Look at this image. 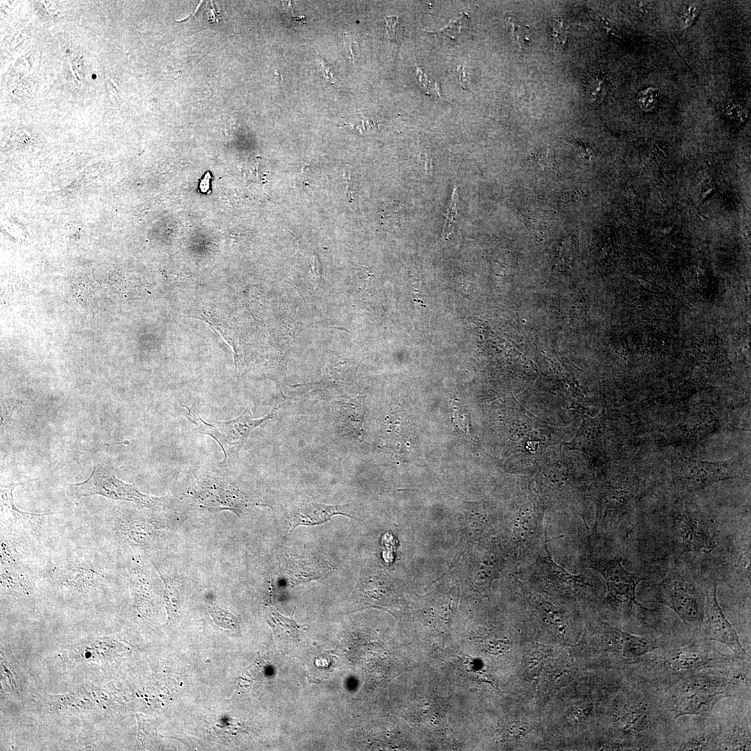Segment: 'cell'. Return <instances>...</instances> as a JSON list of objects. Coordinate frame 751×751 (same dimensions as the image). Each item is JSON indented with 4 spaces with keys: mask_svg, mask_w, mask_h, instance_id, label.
<instances>
[{
    "mask_svg": "<svg viewBox=\"0 0 751 751\" xmlns=\"http://www.w3.org/2000/svg\"><path fill=\"white\" fill-rule=\"evenodd\" d=\"M345 509V505H327L316 502L300 503L289 513V533L298 526H313L325 523L337 515L352 517Z\"/></svg>",
    "mask_w": 751,
    "mask_h": 751,
    "instance_id": "4fadbf2b",
    "label": "cell"
},
{
    "mask_svg": "<svg viewBox=\"0 0 751 751\" xmlns=\"http://www.w3.org/2000/svg\"><path fill=\"white\" fill-rule=\"evenodd\" d=\"M68 492L74 500L99 495L115 501L134 502L148 508L159 506L164 501L163 498L141 493L134 485L118 479L108 468L102 465H95L86 481L70 484Z\"/></svg>",
    "mask_w": 751,
    "mask_h": 751,
    "instance_id": "3957f363",
    "label": "cell"
},
{
    "mask_svg": "<svg viewBox=\"0 0 751 751\" xmlns=\"http://www.w3.org/2000/svg\"><path fill=\"white\" fill-rule=\"evenodd\" d=\"M344 41L348 52L349 53L352 59L355 60L356 54V48L355 47H356V45H357V44L353 40H352L348 35L344 36Z\"/></svg>",
    "mask_w": 751,
    "mask_h": 751,
    "instance_id": "e575fe53",
    "label": "cell"
},
{
    "mask_svg": "<svg viewBox=\"0 0 751 751\" xmlns=\"http://www.w3.org/2000/svg\"><path fill=\"white\" fill-rule=\"evenodd\" d=\"M467 18V15L464 13L458 18L450 20L449 24L440 30L429 33H442L451 39H454L461 32V28Z\"/></svg>",
    "mask_w": 751,
    "mask_h": 751,
    "instance_id": "1f68e13d",
    "label": "cell"
},
{
    "mask_svg": "<svg viewBox=\"0 0 751 751\" xmlns=\"http://www.w3.org/2000/svg\"><path fill=\"white\" fill-rule=\"evenodd\" d=\"M458 74H459V79L460 80V82H461V84H462V87L466 88V89L469 88L468 84H467L468 80H467V75L466 69L463 66H459L458 67Z\"/></svg>",
    "mask_w": 751,
    "mask_h": 751,
    "instance_id": "8d00e7d4",
    "label": "cell"
},
{
    "mask_svg": "<svg viewBox=\"0 0 751 751\" xmlns=\"http://www.w3.org/2000/svg\"><path fill=\"white\" fill-rule=\"evenodd\" d=\"M606 631L619 643L624 656L636 659L657 648L656 642L649 636L632 635L603 622Z\"/></svg>",
    "mask_w": 751,
    "mask_h": 751,
    "instance_id": "ac0fdd59",
    "label": "cell"
},
{
    "mask_svg": "<svg viewBox=\"0 0 751 751\" xmlns=\"http://www.w3.org/2000/svg\"><path fill=\"white\" fill-rule=\"evenodd\" d=\"M17 485L13 483L1 487V528L38 535V528L49 513H35L19 509L15 504L13 496Z\"/></svg>",
    "mask_w": 751,
    "mask_h": 751,
    "instance_id": "8fae6325",
    "label": "cell"
},
{
    "mask_svg": "<svg viewBox=\"0 0 751 751\" xmlns=\"http://www.w3.org/2000/svg\"><path fill=\"white\" fill-rule=\"evenodd\" d=\"M39 697L44 708L51 712H83L97 706L90 688L58 695L40 693Z\"/></svg>",
    "mask_w": 751,
    "mask_h": 751,
    "instance_id": "9a60e30c",
    "label": "cell"
},
{
    "mask_svg": "<svg viewBox=\"0 0 751 751\" xmlns=\"http://www.w3.org/2000/svg\"><path fill=\"white\" fill-rule=\"evenodd\" d=\"M547 552L546 555H539L535 563L533 574L536 581L559 591L575 592L591 588L592 585L583 574H570L565 568L556 564L548 550Z\"/></svg>",
    "mask_w": 751,
    "mask_h": 751,
    "instance_id": "30bf717a",
    "label": "cell"
},
{
    "mask_svg": "<svg viewBox=\"0 0 751 751\" xmlns=\"http://www.w3.org/2000/svg\"><path fill=\"white\" fill-rule=\"evenodd\" d=\"M38 536L1 528V565H30L41 553Z\"/></svg>",
    "mask_w": 751,
    "mask_h": 751,
    "instance_id": "9c48e42d",
    "label": "cell"
},
{
    "mask_svg": "<svg viewBox=\"0 0 751 751\" xmlns=\"http://www.w3.org/2000/svg\"><path fill=\"white\" fill-rule=\"evenodd\" d=\"M709 657L701 652L681 650L672 656L668 662L670 668L675 670H688L699 668L707 664Z\"/></svg>",
    "mask_w": 751,
    "mask_h": 751,
    "instance_id": "603a6c76",
    "label": "cell"
},
{
    "mask_svg": "<svg viewBox=\"0 0 751 751\" xmlns=\"http://www.w3.org/2000/svg\"><path fill=\"white\" fill-rule=\"evenodd\" d=\"M280 406L279 404L275 405L271 412L262 419H253L250 409L247 408L239 417L235 419L210 423L204 421L199 415L184 405L188 411L187 415L188 419L197 427L200 433L209 435L214 438L222 447L225 456L227 451H239L255 428L277 418Z\"/></svg>",
    "mask_w": 751,
    "mask_h": 751,
    "instance_id": "277c9868",
    "label": "cell"
},
{
    "mask_svg": "<svg viewBox=\"0 0 751 751\" xmlns=\"http://www.w3.org/2000/svg\"><path fill=\"white\" fill-rule=\"evenodd\" d=\"M207 606L211 616L216 624L229 630H239L238 619L233 614L220 608L211 602H207Z\"/></svg>",
    "mask_w": 751,
    "mask_h": 751,
    "instance_id": "4316f807",
    "label": "cell"
},
{
    "mask_svg": "<svg viewBox=\"0 0 751 751\" xmlns=\"http://www.w3.org/2000/svg\"><path fill=\"white\" fill-rule=\"evenodd\" d=\"M364 397L360 396L339 405V420L342 433L360 439L364 435Z\"/></svg>",
    "mask_w": 751,
    "mask_h": 751,
    "instance_id": "e0dca14e",
    "label": "cell"
},
{
    "mask_svg": "<svg viewBox=\"0 0 751 751\" xmlns=\"http://www.w3.org/2000/svg\"><path fill=\"white\" fill-rule=\"evenodd\" d=\"M656 601L673 610L688 625L704 621V600L699 586L687 574L670 572L656 586Z\"/></svg>",
    "mask_w": 751,
    "mask_h": 751,
    "instance_id": "7a4b0ae2",
    "label": "cell"
},
{
    "mask_svg": "<svg viewBox=\"0 0 751 751\" xmlns=\"http://www.w3.org/2000/svg\"><path fill=\"white\" fill-rule=\"evenodd\" d=\"M388 426L387 442L391 449L403 458L413 455L412 433L406 421L401 414L393 415Z\"/></svg>",
    "mask_w": 751,
    "mask_h": 751,
    "instance_id": "ffe728a7",
    "label": "cell"
},
{
    "mask_svg": "<svg viewBox=\"0 0 751 751\" xmlns=\"http://www.w3.org/2000/svg\"><path fill=\"white\" fill-rule=\"evenodd\" d=\"M210 179H211L210 173L207 172L205 175L204 177L202 179V181L200 183V190H201L202 192L206 193L209 189Z\"/></svg>",
    "mask_w": 751,
    "mask_h": 751,
    "instance_id": "74e56055",
    "label": "cell"
},
{
    "mask_svg": "<svg viewBox=\"0 0 751 751\" xmlns=\"http://www.w3.org/2000/svg\"><path fill=\"white\" fill-rule=\"evenodd\" d=\"M567 29L562 19L556 20L552 26V37L558 49H563L567 42Z\"/></svg>",
    "mask_w": 751,
    "mask_h": 751,
    "instance_id": "4dcf8cb0",
    "label": "cell"
},
{
    "mask_svg": "<svg viewBox=\"0 0 751 751\" xmlns=\"http://www.w3.org/2000/svg\"><path fill=\"white\" fill-rule=\"evenodd\" d=\"M523 591L526 597L529 599L531 604L537 609L547 623L556 626L563 624L565 622L564 615L556 606L540 595L529 592V590L525 586H523Z\"/></svg>",
    "mask_w": 751,
    "mask_h": 751,
    "instance_id": "7402d4cb",
    "label": "cell"
},
{
    "mask_svg": "<svg viewBox=\"0 0 751 751\" xmlns=\"http://www.w3.org/2000/svg\"><path fill=\"white\" fill-rule=\"evenodd\" d=\"M589 564V567L599 572L605 579L607 602L627 611L645 609L638 602L636 595V586L642 579L634 573L626 570L620 558L595 560Z\"/></svg>",
    "mask_w": 751,
    "mask_h": 751,
    "instance_id": "5b68a950",
    "label": "cell"
},
{
    "mask_svg": "<svg viewBox=\"0 0 751 751\" xmlns=\"http://www.w3.org/2000/svg\"><path fill=\"white\" fill-rule=\"evenodd\" d=\"M160 576L165 586L164 599L168 614L167 624H171L175 622L179 616V609L181 606L180 592L175 586V582L164 578L161 574H160Z\"/></svg>",
    "mask_w": 751,
    "mask_h": 751,
    "instance_id": "484cf974",
    "label": "cell"
},
{
    "mask_svg": "<svg viewBox=\"0 0 751 751\" xmlns=\"http://www.w3.org/2000/svg\"><path fill=\"white\" fill-rule=\"evenodd\" d=\"M609 88V82L602 74H593L588 76L585 86V95L592 104H598L606 97Z\"/></svg>",
    "mask_w": 751,
    "mask_h": 751,
    "instance_id": "d4e9b609",
    "label": "cell"
},
{
    "mask_svg": "<svg viewBox=\"0 0 751 751\" xmlns=\"http://www.w3.org/2000/svg\"><path fill=\"white\" fill-rule=\"evenodd\" d=\"M549 656L547 649L541 645H533L527 649L524 657V674L530 679L536 677Z\"/></svg>",
    "mask_w": 751,
    "mask_h": 751,
    "instance_id": "cb8c5ba5",
    "label": "cell"
},
{
    "mask_svg": "<svg viewBox=\"0 0 751 751\" xmlns=\"http://www.w3.org/2000/svg\"><path fill=\"white\" fill-rule=\"evenodd\" d=\"M1 695L19 698L24 688V679L19 665L10 649H1Z\"/></svg>",
    "mask_w": 751,
    "mask_h": 751,
    "instance_id": "2e32d148",
    "label": "cell"
},
{
    "mask_svg": "<svg viewBox=\"0 0 751 751\" xmlns=\"http://www.w3.org/2000/svg\"><path fill=\"white\" fill-rule=\"evenodd\" d=\"M660 97V93L654 88H649L640 91L638 95L637 101L639 106L645 111L653 109L657 104Z\"/></svg>",
    "mask_w": 751,
    "mask_h": 751,
    "instance_id": "f546056e",
    "label": "cell"
},
{
    "mask_svg": "<svg viewBox=\"0 0 751 751\" xmlns=\"http://www.w3.org/2000/svg\"><path fill=\"white\" fill-rule=\"evenodd\" d=\"M320 63L323 69L328 81L330 82L332 84H334L336 80L332 68L323 61H321Z\"/></svg>",
    "mask_w": 751,
    "mask_h": 751,
    "instance_id": "d590c367",
    "label": "cell"
},
{
    "mask_svg": "<svg viewBox=\"0 0 751 751\" xmlns=\"http://www.w3.org/2000/svg\"><path fill=\"white\" fill-rule=\"evenodd\" d=\"M720 694L705 684H695L686 686L676 698V714L681 716L705 712L720 699Z\"/></svg>",
    "mask_w": 751,
    "mask_h": 751,
    "instance_id": "5bb4252c",
    "label": "cell"
},
{
    "mask_svg": "<svg viewBox=\"0 0 751 751\" xmlns=\"http://www.w3.org/2000/svg\"><path fill=\"white\" fill-rule=\"evenodd\" d=\"M130 586L135 612L142 617L150 615L152 609V590L150 577L140 567H134L130 576Z\"/></svg>",
    "mask_w": 751,
    "mask_h": 751,
    "instance_id": "d6986e66",
    "label": "cell"
},
{
    "mask_svg": "<svg viewBox=\"0 0 751 751\" xmlns=\"http://www.w3.org/2000/svg\"><path fill=\"white\" fill-rule=\"evenodd\" d=\"M458 200L457 188L455 187L453 191L451 201L446 214V219L442 230V237L446 240L448 239L451 234L455 222L457 219Z\"/></svg>",
    "mask_w": 751,
    "mask_h": 751,
    "instance_id": "f1b7e54d",
    "label": "cell"
},
{
    "mask_svg": "<svg viewBox=\"0 0 751 751\" xmlns=\"http://www.w3.org/2000/svg\"><path fill=\"white\" fill-rule=\"evenodd\" d=\"M704 597V622L709 639L722 643L740 656H747L737 633L719 606L716 583L706 588Z\"/></svg>",
    "mask_w": 751,
    "mask_h": 751,
    "instance_id": "ba28073f",
    "label": "cell"
},
{
    "mask_svg": "<svg viewBox=\"0 0 751 751\" xmlns=\"http://www.w3.org/2000/svg\"><path fill=\"white\" fill-rule=\"evenodd\" d=\"M266 612L267 622L277 638L295 641L305 629V625L298 624L292 616L291 618L283 616L273 603L266 606Z\"/></svg>",
    "mask_w": 751,
    "mask_h": 751,
    "instance_id": "44dd1931",
    "label": "cell"
},
{
    "mask_svg": "<svg viewBox=\"0 0 751 751\" xmlns=\"http://www.w3.org/2000/svg\"><path fill=\"white\" fill-rule=\"evenodd\" d=\"M698 10V7L695 5L685 8L680 17L681 24L684 27L689 26L697 15Z\"/></svg>",
    "mask_w": 751,
    "mask_h": 751,
    "instance_id": "836d02e7",
    "label": "cell"
},
{
    "mask_svg": "<svg viewBox=\"0 0 751 751\" xmlns=\"http://www.w3.org/2000/svg\"><path fill=\"white\" fill-rule=\"evenodd\" d=\"M531 725L524 722H514L510 728V736L515 739L524 738L530 732Z\"/></svg>",
    "mask_w": 751,
    "mask_h": 751,
    "instance_id": "d6a6232c",
    "label": "cell"
},
{
    "mask_svg": "<svg viewBox=\"0 0 751 751\" xmlns=\"http://www.w3.org/2000/svg\"><path fill=\"white\" fill-rule=\"evenodd\" d=\"M672 527L681 548L688 552H712L716 547L715 527L709 520L687 512L672 516Z\"/></svg>",
    "mask_w": 751,
    "mask_h": 751,
    "instance_id": "52a82bcc",
    "label": "cell"
},
{
    "mask_svg": "<svg viewBox=\"0 0 751 751\" xmlns=\"http://www.w3.org/2000/svg\"><path fill=\"white\" fill-rule=\"evenodd\" d=\"M40 588L75 600L108 595L116 581L109 551L66 544L41 552L30 565Z\"/></svg>",
    "mask_w": 751,
    "mask_h": 751,
    "instance_id": "6da1fadb",
    "label": "cell"
},
{
    "mask_svg": "<svg viewBox=\"0 0 751 751\" xmlns=\"http://www.w3.org/2000/svg\"><path fill=\"white\" fill-rule=\"evenodd\" d=\"M129 650L118 636H97L82 639L63 652L70 663L108 664L124 656Z\"/></svg>",
    "mask_w": 751,
    "mask_h": 751,
    "instance_id": "8992f818",
    "label": "cell"
},
{
    "mask_svg": "<svg viewBox=\"0 0 751 751\" xmlns=\"http://www.w3.org/2000/svg\"><path fill=\"white\" fill-rule=\"evenodd\" d=\"M1 595L22 599L37 597L40 587L38 576L30 565H1Z\"/></svg>",
    "mask_w": 751,
    "mask_h": 751,
    "instance_id": "7c38bea8",
    "label": "cell"
},
{
    "mask_svg": "<svg viewBox=\"0 0 751 751\" xmlns=\"http://www.w3.org/2000/svg\"><path fill=\"white\" fill-rule=\"evenodd\" d=\"M507 20L514 40L520 48L525 47L530 41L528 26L514 16H509Z\"/></svg>",
    "mask_w": 751,
    "mask_h": 751,
    "instance_id": "83f0119b",
    "label": "cell"
}]
</instances>
